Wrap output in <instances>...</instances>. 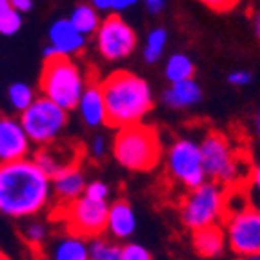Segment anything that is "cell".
Instances as JSON below:
<instances>
[{
  "label": "cell",
  "mask_w": 260,
  "mask_h": 260,
  "mask_svg": "<svg viewBox=\"0 0 260 260\" xmlns=\"http://www.w3.org/2000/svg\"><path fill=\"white\" fill-rule=\"evenodd\" d=\"M51 202V178L33 158L0 164V213L11 218H33Z\"/></svg>",
  "instance_id": "cell-1"
},
{
  "label": "cell",
  "mask_w": 260,
  "mask_h": 260,
  "mask_svg": "<svg viewBox=\"0 0 260 260\" xmlns=\"http://www.w3.org/2000/svg\"><path fill=\"white\" fill-rule=\"evenodd\" d=\"M108 126L129 127L140 124L153 108V93L142 77L129 71H115L100 82Z\"/></svg>",
  "instance_id": "cell-2"
},
{
  "label": "cell",
  "mask_w": 260,
  "mask_h": 260,
  "mask_svg": "<svg viewBox=\"0 0 260 260\" xmlns=\"http://www.w3.org/2000/svg\"><path fill=\"white\" fill-rule=\"evenodd\" d=\"M113 156L129 171H149L162 156V142L153 126L135 124L122 127L113 139Z\"/></svg>",
  "instance_id": "cell-3"
},
{
  "label": "cell",
  "mask_w": 260,
  "mask_h": 260,
  "mask_svg": "<svg viewBox=\"0 0 260 260\" xmlns=\"http://www.w3.org/2000/svg\"><path fill=\"white\" fill-rule=\"evenodd\" d=\"M87 80L77 62L64 56H55L44 60L40 73V96L51 100L58 108L70 111L75 109L82 96Z\"/></svg>",
  "instance_id": "cell-4"
},
{
  "label": "cell",
  "mask_w": 260,
  "mask_h": 260,
  "mask_svg": "<svg viewBox=\"0 0 260 260\" xmlns=\"http://www.w3.org/2000/svg\"><path fill=\"white\" fill-rule=\"evenodd\" d=\"M199 146L206 178H211V182L230 187L231 184L239 182L244 173L249 171V169L242 168L239 156L231 148L230 140L218 131L208 133Z\"/></svg>",
  "instance_id": "cell-5"
},
{
  "label": "cell",
  "mask_w": 260,
  "mask_h": 260,
  "mask_svg": "<svg viewBox=\"0 0 260 260\" xmlns=\"http://www.w3.org/2000/svg\"><path fill=\"white\" fill-rule=\"evenodd\" d=\"M225 215V189L215 182H204L189 191L180 204V218L191 231L217 225Z\"/></svg>",
  "instance_id": "cell-6"
},
{
  "label": "cell",
  "mask_w": 260,
  "mask_h": 260,
  "mask_svg": "<svg viewBox=\"0 0 260 260\" xmlns=\"http://www.w3.org/2000/svg\"><path fill=\"white\" fill-rule=\"evenodd\" d=\"M20 124L31 144L44 148L53 144L68 126V111L53 104L51 100L37 96L35 102L20 113Z\"/></svg>",
  "instance_id": "cell-7"
},
{
  "label": "cell",
  "mask_w": 260,
  "mask_h": 260,
  "mask_svg": "<svg viewBox=\"0 0 260 260\" xmlns=\"http://www.w3.org/2000/svg\"><path fill=\"white\" fill-rule=\"evenodd\" d=\"M108 202H96V200L80 197L75 202L68 204L60 209V217L64 218L68 231L75 237H80L84 240L99 239L106 231L108 224Z\"/></svg>",
  "instance_id": "cell-8"
},
{
  "label": "cell",
  "mask_w": 260,
  "mask_h": 260,
  "mask_svg": "<svg viewBox=\"0 0 260 260\" xmlns=\"http://www.w3.org/2000/svg\"><path fill=\"white\" fill-rule=\"evenodd\" d=\"M169 177L180 182L189 191L200 187L206 180L200 146L193 139H180L171 144L166 156Z\"/></svg>",
  "instance_id": "cell-9"
},
{
  "label": "cell",
  "mask_w": 260,
  "mask_h": 260,
  "mask_svg": "<svg viewBox=\"0 0 260 260\" xmlns=\"http://www.w3.org/2000/svg\"><path fill=\"white\" fill-rule=\"evenodd\" d=\"M96 49L106 60H122L137 48V33L120 15L111 13L100 22L95 33Z\"/></svg>",
  "instance_id": "cell-10"
},
{
  "label": "cell",
  "mask_w": 260,
  "mask_h": 260,
  "mask_svg": "<svg viewBox=\"0 0 260 260\" xmlns=\"http://www.w3.org/2000/svg\"><path fill=\"white\" fill-rule=\"evenodd\" d=\"M225 242L237 255H260V209L247 206L242 211L228 217Z\"/></svg>",
  "instance_id": "cell-11"
},
{
  "label": "cell",
  "mask_w": 260,
  "mask_h": 260,
  "mask_svg": "<svg viewBox=\"0 0 260 260\" xmlns=\"http://www.w3.org/2000/svg\"><path fill=\"white\" fill-rule=\"evenodd\" d=\"M82 156V148L78 144L71 142H53L39 148L33 156V162L40 168L46 177L55 178L62 171L77 168Z\"/></svg>",
  "instance_id": "cell-12"
},
{
  "label": "cell",
  "mask_w": 260,
  "mask_h": 260,
  "mask_svg": "<svg viewBox=\"0 0 260 260\" xmlns=\"http://www.w3.org/2000/svg\"><path fill=\"white\" fill-rule=\"evenodd\" d=\"M31 142L20 120L13 117H0V164L27 158Z\"/></svg>",
  "instance_id": "cell-13"
},
{
  "label": "cell",
  "mask_w": 260,
  "mask_h": 260,
  "mask_svg": "<svg viewBox=\"0 0 260 260\" xmlns=\"http://www.w3.org/2000/svg\"><path fill=\"white\" fill-rule=\"evenodd\" d=\"M48 39L49 46L55 49L56 55L64 56V58H71L86 48V37L80 35L68 18H58L53 22L49 26Z\"/></svg>",
  "instance_id": "cell-14"
},
{
  "label": "cell",
  "mask_w": 260,
  "mask_h": 260,
  "mask_svg": "<svg viewBox=\"0 0 260 260\" xmlns=\"http://www.w3.org/2000/svg\"><path fill=\"white\" fill-rule=\"evenodd\" d=\"M86 186V177H84L82 169L78 166L66 169L60 175L51 178V197H55L58 211L68 204H71V202H75L77 199H80L84 195Z\"/></svg>",
  "instance_id": "cell-15"
},
{
  "label": "cell",
  "mask_w": 260,
  "mask_h": 260,
  "mask_svg": "<svg viewBox=\"0 0 260 260\" xmlns=\"http://www.w3.org/2000/svg\"><path fill=\"white\" fill-rule=\"evenodd\" d=\"M78 115L87 127H100L108 126V117H106V104L100 82H87L82 96L77 104Z\"/></svg>",
  "instance_id": "cell-16"
},
{
  "label": "cell",
  "mask_w": 260,
  "mask_h": 260,
  "mask_svg": "<svg viewBox=\"0 0 260 260\" xmlns=\"http://www.w3.org/2000/svg\"><path fill=\"white\" fill-rule=\"evenodd\" d=\"M106 231L117 240L127 239L137 231V215H135L133 208L129 206L127 200H115L109 206Z\"/></svg>",
  "instance_id": "cell-17"
},
{
  "label": "cell",
  "mask_w": 260,
  "mask_h": 260,
  "mask_svg": "<svg viewBox=\"0 0 260 260\" xmlns=\"http://www.w3.org/2000/svg\"><path fill=\"white\" fill-rule=\"evenodd\" d=\"M202 99V87L195 78L184 80V82L171 84L164 91V104L173 109H186L195 106Z\"/></svg>",
  "instance_id": "cell-18"
},
{
  "label": "cell",
  "mask_w": 260,
  "mask_h": 260,
  "mask_svg": "<svg viewBox=\"0 0 260 260\" xmlns=\"http://www.w3.org/2000/svg\"><path fill=\"white\" fill-rule=\"evenodd\" d=\"M225 244H228L225 242V233L218 224L193 231V247L204 258H215V256L222 255Z\"/></svg>",
  "instance_id": "cell-19"
},
{
  "label": "cell",
  "mask_w": 260,
  "mask_h": 260,
  "mask_svg": "<svg viewBox=\"0 0 260 260\" xmlns=\"http://www.w3.org/2000/svg\"><path fill=\"white\" fill-rule=\"evenodd\" d=\"M46 260H89L87 251V240L68 233L60 239H56L49 247Z\"/></svg>",
  "instance_id": "cell-20"
},
{
  "label": "cell",
  "mask_w": 260,
  "mask_h": 260,
  "mask_svg": "<svg viewBox=\"0 0 260 260\" xmlns=\"http://www.w3.org/2000/svg\"><path fill=\"white\" fill-rule=\"evenodd\" d=\"M70 24L75 29L80 33L82 37L95 35L96 29L100 27V17L99 11L93 8L91 4H78L73 8L70 15Z\"/></svg>",
  "instance_id": "cell-21"
},
{
  "label": "cell",
  "mask_w": 260,
  "mask_h": 260,
  "mask_svg": "<svg viewBox=\"0 0 260 260\" xmlns=\"http://www.w3.org/2000/svg\"><path fill=\"white\" fill-rule=\"evenodd\" d=\"M164 75L171 84L191 80L195 75V64L191 60V56H187L186 53H175L166 60Z\"/></svg>",
  "instance_id": "cell-22"
},
{
  "label": "cell",
  "mask_w": 260,
  "mask_h": 260,
  "mask_svg": "<svg viewBox=\"0 0 260 260\" xmlns=\"http://www.w3.org/2000/svg\"><path fill=\"white\" fill-rule=\"evenodd\" d=\"M37 99L35 89L26 82H13L8 87V100L11 108L18 113H24Z\"/></svg>",
  "instance_id": "cell-23"
},
{
  "label": "cell",
  "mask_w": 260,
  "mask_h": 260,
  "mask_svg": "<svg viewBox=\"0 0 260 260\" xmlns=\"http://www.w3.org/2000/svg\"><path fill=\"white\" fill-rule=\"evenodd\" d=\"M166 44H168V31L162 29V27H156L146 39V46H144V60L148 64H155V62L160 60L162 53L166 49Z\"/></svg>",
  "instance_id": "cell-24"
},
{
  "label": "cell",
  "mask_w": 260,
  "mask_h": 260,
  "mask_svg": "<svg viewBox=\"0 0 260 260\" xmlns=\"http://www.w3.org/2000/svg\"><path fill=\"white\" fill-rule=\"evenodd\" d=\"M89 260H120V246L106 239H93L87 242Z\"/></svg>",
  "instance_id": "cell-25"
},
{
  "label": "cell",
  "mask_w": 260,
  "mask_h": 260,
  "mask_svg": "<svg viewBox=\"0 0 260 260\" xmlns=\"http://www.w3.org/2000/svg\"><path fill=\"white\" fill-rule=\"evenodd\" d=\"M22 237H24V240L29 246L39 247L42 246V242L48 237V228L40 220H27L26 225H24V230H22Z\"/></svg>",
  "instance_id": "cell-26"
},
{
  "label": "cell",
  "mask_w": 260,
  "mask_h": 260,
  "mask_svg": "<svg viewBox=\"0 0 260 260\" xmlns=\"http://www.w3.org/2000/svg\"><path fill=\"white\" fill-rule=\"evenodd\" d=\"M22 27V15L18 11H15L13 8L9 9L4 17H0V33L6 37L15 35L17 31H20Z\"/></svg>",
  "instance_id": "cell-27"
},
{
  "label": "cell",
  "mask_w": 260,
  "mask_h": 260,
  "mask_svg": "<svg viewBox=\"0 0 260 260\" xmlns=\"http://www.w3.org/2000/svg\"><path fill=\"white\" fill-rule=\"evenodd\" d=\"M120 260H153V258H151V253L148 251V247H144L142 244L129 242L120 247Z\"/></svg>",
  "instance_id": "cell-28"
},
{
  "label": "cell",
  "mask_w": 260,
  "mask_h": 260,
  "mask_svg": "<svg viewBox=\"0 0 260 260\" xmlns=\"http://www.w3.org/2000/svg\"><path fill=\"white\" fill-rule=\"evenodd\" d=\"M135 4H137L135 0H95V2H91V6L96 11H115V15H117V11L120 13V11L133 8Z\"/></svg>",
  "instance_id": "cell-29"
},
{
  "label": "cell",
  "mask_w": 260,
  "mask_h": 260,
  "mask_svg": "<svg viewBox=\"0 0 260 260\" xmlns=\"http://www.w3.org/2000/svg\"><path fill=\"white\" fill-rule=\"evenodd\" d=\"M84 197L91 200H96V202H108V197H109V187L106 182L102 180H93L86 186L84 189Z\"/></svg>",
  "instance_id": "cell-30"
},
{
  "label": "cell",
  "mask_w": 260,
  "mask_h": 260,
  "mask_svg": "<svg viewBox=\"0 0 260 260\" xmlns=\"http://www.w3.org/2000/svg\"><path fill=\"white\" fill-rule=\"evenodd\" d=\"M253 80V75L246 70H235L228 75V82L231 86H239V87H244V86H249Z\"/></svg>",
  "instance_id": "cell-31"
},
{
  "label": "cell",
  "mask_w": 260,
  "mask_h": 260,
  "mask_svg": "<svg viewBox=\"0 0 260 260\" xmlns=\"http://www.w3.org/2000/svg\"><path fill=\"white\" fill-rule=\"evenodd\" d=\"M106 149H108V144H106L104 137H95L91 142V155L95 158H102L106 155Z\"/></svg>",
  "instance_id": "cell-32"
},
{
  "label": "cell",
  "mask_w": 260,
  "mask_h": 260,
  "mask_svg": "<svg viewBox=\"0 0 260 260\" xmlns=\"http://www.w3.org/2000/svg\"><path fill=\"white\" fill-rule=\"evenodd\" d=\"M144 8L151 15H160L166 9V2L164 0H146V2H144Z\"/></svg>",
  "instance_id": "cell-33"
},
{
  "label": "cell",
  "mask_w": 260,
  "mask_h": 260,
  "mask_svg": "<svg viewBox=\"0 0 260 260\" xmlns=\"http://www.w3.org/2000/svg\"><path fill=\"white\" fill-rule=\"evenodd\" d=\"M33 2L31 0H11V8L15 9V11H18V13H26V11H31L33 9Z\"/></svg>",
  "instance_id": "cell-34"
},
{
  "label": "cell",
  "mask_w": 260,
  "mask_h": 260,
  "mask_svg": "<svg viewBox=\"0 0 260 260\" xmlns=\"http://www.w3.org/2000/svg\"><path fill=\"white\" fill-rule=\"evenodd\" d=\"M251 182H253V187L258 191V195H260V164L251 171Z\"/></svg>",
  "instance_id": "cell-35"
},
{
  "label": "cell",
  "mask_w": 260,
  "mask_h": 260,
  "mask_svg": "<svg viewBox=\"0 0 260 260\" xmlns=\"http://www.w3.org/2000/svg\"><path fill=\"white\" fill-rule=\"evenodd\" d=\"M253 29H255L256 39L260 40V11L258 13H255V17H253Z\"/></svg>",
  "instance_id": "cell-36"
},
{
  "label": "cell",
  "mask_w": 260,
  "mask_h": 260,
  "mask_svg": "<svg viewBox=\"0 0 260 260\" xmlns=\"http://www.w3.org/2000/svg\"><path fill=\"white\" fill-rule=\"evenodd\" d=\"M11 9V0H0V17H4Z\"/></svg>",
  "instance_id": "cell-37"
},
{
  "label": "cell",
  "mask_w": 260,
  "mask_h": 260,
  "mask_svg": "<svg viewBox=\"0 0 260 260\" xmlns=\"http://www.w3.org/2000/svg\"><path fill=\"white\" fill-rule=\"evenodd\" d=\"M255 131H256V137H258V140H260V108H258V111L255 113Z\"/></svg>",
  "instance_id": "cell-38"
},
{
  "label": "cell",
  "mask_w": 260,
  "mask_h": 260,
  "mask_svg": "<svg viewBox=\"0 0 260 260\" xmlns=\"http://www.w3.org/2000/svg\"><path fill=\"white\" fill-rule=\"evenodd\" d=\"M242 260H260V255H253V256H244Z\"/></svg>",
  "instance_id": "cell-39"
},
{
  "label": "cell",
  "mask_w": 260,
  "mask_h": 260,
  "mask_svg": "<svg viewBox=\"0 0 260 260\" xmlns=\"http://www.w3.org/2000/svg\"><path fill=\"white\" fill-rule=\"evenodd\" d=\"M0 260H9V258H8V256H6V255H4V253L0 251Z\"/></svg>",
  "instance_id": "cell-40"
},
{
  "label": "cell",
  "mask_w": 260,
  "mask_h": 260,
  "mask_svg": "<svg viewBox=\"0 0 260 260\" xmlns=\"http://www.w3.org/2000/svg\"><path fill=\"white\" fill-rule=\"evenodd\" d=\"M0 117H2V115H0Z\"/></svg>",
  "instance_id": "cell-41"
}]
</instances>
